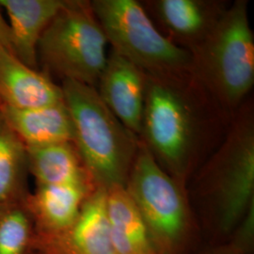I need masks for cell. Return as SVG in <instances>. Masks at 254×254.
I'll list each match as a JSON object with an SVG mask.
<instances>
[{
    "label": "cell",
    "instance_id": "cell-1",
    "mask_svg": "<svg viewBox=\"0 0 254 254\" xmlns=\"http://www.w3.org/2000/svg\"><path fill=\"white\" fill-rule=\"evenodd\" d=\"M224 114L190 74H146L140 140L176 181L186 182L213 139Z\"/></svg>",
    "mask_w": 254,
    "mask_h": 254
},
{
    "label": "cell",
    "instance_id": "cell-2",
    "mask_svg": "<svg viewBox=\"0 0 254 254\" xmlns=\"http://www.w3.org/2000/svg\"><path fill=\"white\" fill-rule=\"evenodd\" d=\"M195 194L216 234L233 235L254 207V118L237 110L223 140L200 169Z\"/></svg>",
    "mask_w": 254,
    "mask_h": 254
},
{
    "label": "cell",
    "instance_id": "cell-3",
    "mask_svg": "<svg viewBox=\"0 0 254 254\" xmlns=\"http://www.w3.org/2000/svg\"><path fill=\"white\" fill-rule=\"evenodd\" d=\"M62 90L73 126V145L97 187H126L140 139L125 127L94 87L64 80Z\"/></svg>",
    "mask_w": 254,
    "mask_h": 254
},
{
    "label": "cell",
    "instance_id": "cell-4",
    "mask_svg": "<svg viewBox=\"0 0 254 254\" xmlns=\"http://www.w3.org/2000/svg\"><path fill=\"white\" fill-rule=\"evenodd\" d=\"M190 54L193 79L225 115L238 110L254 83V39L248 2L237 0L226 8Z\"/></svg>",
    "mask_w": 254,
    "mask_h": 254
},
{
    "label": "cell",
    "instance_id": "cell-5",
    "mask_svg": "<svg viewBox=\"0 0 254 254\" xmlns=\"http://www.w3.org/2000/svg\"><path fill=\"white\" fill-rule=\"evenodd\" d=\"M125 188L158 253L189 254L197 224L186 186L164 171L141 140Z\"/></svg>",
    "mask_w": 254,
    "mask_h": 254
},
{
    "label": "cell",
    "instance_id": "cell-6",
    "mask_svg": "<svg viewBox=\"0 0 254 254\" xmlns=\"http://www.w3.org/2000/svg\"><path fill=\"white\" fill-rule=\"evenodd\" d=\"M108 46L91 2L65 0L40 39L39 69L52 79L96 88L109 59Z\"/></svg>",
    "mask_w": 254,
    "mask_h": 254
},
{
    "label": "cell",
    "instance_id": "cell-7",
    "mask_svg": "<svg viewBox=\"0 0 254 254\" xmlns=\"http://www.w3.org/2000/svg\"><path fill=\"white\" fill-rule=\"evenodd\" d=\"M91 9L112 50L151 76L190 73V51L174 45L135 0H93Z\"/></svg>",
    "mask_w": 254,
    "mask_h": 254
},
{
    "label": "cell",
    "instance_id": "cell-8",
    "mask_svg": "<svg viewBox=\"0 0 254 254\" xmlns=\"http://www.w3.org/2000/svg\"><path fill=\"white\" fill-rule=\"evenodd\" d=\"M32 254H114L109 236L107 190L97 188L71 225L36 234Z\"/></svg>",
    "mask_w": 254,
    "mask_h": 254
},
{
    "label": "cell",
    "instance_id": "cell-9",
    "mask_svg": "<svg viewBox=\"0 0 254 254\" xmlns=\"http://www.w3.org/2000/svg\"><path fill=\"white\" fill-rule=\"evenodd\" d=\"M95 89L119 121L140 137L145 100V73L111 50Z\"/></svg>",
    "mask_w": 254,
    "mask_h": 254
},
{
    "label": "cell",
    "instance_id": "cell-10",
    "mask_svg": "<svg viewBox=\"0 0 254 254\" xmlns=\"http://www.w3.org/2000/svg\"><path fill=\"white\" fill-rule=\"evenodd\" d=\"M146 6L164 36L190 52L206 38L226 9L220 2L200 0H156Z\"/></svg>",
    "mask_w": 254,
    "mask_h": 254
},
{
    "label": "cell",
    "instance_id": "cell-11",
    "mask_svg": "<svg viewBox=\"0 0 254 254\" xmlns=\"http://www.w3.org/2000/svg\"><path fill=\"white\" fill-rule=\"evenodd\" d=\"M62 101L61 85L41 70L23 64L8 49L0 48V106L28 109Z\"/></svg>",
    "mask_w": 254,
    "mask_h": 254
},
{
    "label": "cell",
    "instance_id": "cell-12",
    "mask_svg": "<svg viewBox=\"0 0 254 254\" xmlns=\"http://www.w3.org/2000/svg\"><path fill=\"white\" fill-rule=\"evenodd\" d=\"M97 188L91 184L36 186L26 199L36 234H52L71 225Z\"/></svg>",
    "mask_w": 254,
    "mask_h": 254
},
{
    "label": "cell",
    "instance_id": "cell-13",
    "mask_svg": "<svg viewBox=\"0 0 254 254\" xmlns=\"http://www.w3.org/2000/svg\"><path fill=\"white\" fill-rule=\"evenodd\" d=\"M64 3L65 0H0V7L9 17L12 52L28 67L40 70V39Z\"/></svg>",
    "mask_w": 254,
    "mask_h": 254
},
{
    "label": "cell",
    "instance_id": "cell-14",
    "mask_svg": "<svg viewBox=\"0 0 254 254\" xmlns=\"http://www.w3.org/2000/svg\"><path fill=\"white\" fill-rule=\"evenodd\" d=\"M0 112L26 147L73 142V126L65 102L28 109L0 106Z\"/></svg>",
    "mask_w": 254,
    "mask_h": 254
},
{
    "label": "cell",
    "instance_id": "cell-15",
    "mask_svg": "<svg viewBox=\"0 0 254 254\" xmlns=\"http://www.w3.org/2000/svg\"><path fill=\"white\" fill-rule=\"evenodd\" d=\"M107 214L114 254H160L125 187L107 190Z\"/></svg>",
    "mask_w": 254,
    "mask_h": 254
},
{
    "label": "cell",
    "instance_id": "cell-16",
    "mask_svg": "<svg viewBox=\"0 0 254 254\" xmlns=\"http://www.w3.org/2000/svg\"><path fill=\"white\" fill-rule=\"evenodd\" d=\"M27 154L28 173L34 177L36 186L68 184L96 186L85 169L73 142L27 147Z\"/></svg>",
    "mask_w": 254,
    "mask_h": 254
},
{
    "label": "cell",
    "instance_id": "cell-17",
    "mask_svg": "<svg viewBox=\"0 0 254 254\" xmlns=\"http://www.w3.org/2000/svg\"><path fill=\"white\" fill-rule=\"evenodd\" d=\"M28 174L27 147L0 112V205L26 200Z\"/></svg>",
    "mask_w": 254,
    "mask_h": 254
},
{
    "label": "cell",
    "instance_id": "cell-18",
    "mask_svg": "<svg viewBox=\"0 0 254 254\" xmlns=\"http://www.w3.org/2000/svg\"><path fill=\"white\" fill-rule=\"evenodd\" d=\"M35 235L26 200L0 205V254H32Z\"/></svg>",
    "mask_w": 254,
    "mask_h": 254
},
{
    "label": "cell",
    "instance_id": "cell-19",
    "mask_svg": "<svg viewBox=\"0 0 254 254\" xmlns=\"http://www.w3.org/2000/svg\"><path fill=\"white\" fill-rule=\"evenodd\" d=\"M0 48H6L11 53H13L12 47H11V38H10L9 24L2 14L1 7H0Z\"/></svg>",
    "mask_w": 254,
    "mask_h": 254
},
{
    "label": "cell",
    "instance_id": "cell-20",
    "mask_svg": "<svg viewBox=\"0 0 254 254\" xmlns=\"http://www.w3.org/2000/svg\"><path fill=\"white\" fill-rule=\"evenodd\" d=\"M251 252L241 248L236 243L229 241L227 245L221 246L209 253L203 254H251Z\"/></svg>",
    "mask_w": 254,
    "mask_h": 254
}]
</instances>
